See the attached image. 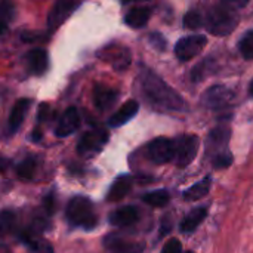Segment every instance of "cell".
Segmentation results:
<instances>
[{"label":"cell","mask_w":253,"mask_h":253,"mask_svg":"<svg viewBox=\"0 0 253 253\" xmlns=\"http://www.w3.org/2000/svg\"><path fill=\"white\" fill-rule=\"evenodd\" d=\"M139 84L145 99L154 108L168 113L188 111V104L185 102V99L151 70L141 71Z\"/></svg>","instance_id":"1"},{"label":"cell","mask_w":253,"mask_h":253,"mask_svg":"<svg viewBox=\"0 0 253 253\" xmlns=\"http://www.w3.org/2000/svg\"><path fill=\"white\" fill-rule=\"evenodd\" d=\"M245 4L246 3L242 1H219L209 6V9L203 15L205 27L211 34L218 37H225L231 34L237 28L240 21L239 9Z\"/></svg>","instance_id":"2"},{"label":"cell","mask_w":253,"mask_h":253,"mask_svg":"<svg viewBox=\"0 0 253 253\" xmlns=\"http://www.w3.org/2000/svg\"><path fill=\"white\" fill-rule=\"evenodd\" d=\"M230 136H231L230 127L221 125L212 129L208 138V153L211 154L212 165L216 169H225L233 163V156L228 150Z\"/></svg>","instance_id":"3"},{"label":"cell","mask_w":253,"mask_h":253,"mask_svg":"<svg viewBox=\"0 0 253 253\" xmlns=\"http://www.w3.org/2000/svg\"><path fill=\"white\" fill-rule=\"evenodd\" d=\"M65 215H67V219L70 221V224H73L74 227L84 228V230H92L98 221L92 202L89 199L80 197V196L73 197L68 202Z\"/></svg>","instance_id":"4"},{"label":"cell","mask_w":253,"mask_h":253,"mask_svg":"<svg viewBox=\"0 0 253 253\" xmlns=\"http://www.w3.org/2000/svg\"><path fill=\"white\" fill-rule=\"evenodd\" d=\"M236 99L234 90H231L225 84H213L205 90L202 95V104L213 111H219L224 108L231 107V104Z\"/></svg>","instance_id":"5"},{"label":"cell","mask_w":253,"mask_h":253,"mask_svg":"<svg viewBox=\"0 0 253 253\" xmlns=\"http://www.w3.org/2000/svg\"><path fill=\"white\" fill-rule=\"evenodd\" d=\"M175 142V165L178 168H187L197 156L200 139L196 135H181L173 139Z\"/></svg>","instance_id":"6"},{"label":"cell","mask_w":253,"mask_h":253,"mask_svg":"<svg viewBox=\"0 0 253 253\" xmlns=\"http://www.w3.org/2000/svg\"><path fill=\"white\" fill-rule=\"evenodd\" d=\"M206 43H208V39H206V36H202V34H193V36L182 37L175 44V55L182 62L191 61L203 50Z\"/></svg>","instance_id":"7"},{"label":"cell","mask_w":253,"mask_h":253,"mask_svg":"<svg viewBox=\"0 0 253 253\" xmlns=\"http://www.w3.org/2000/svg\"><path fill=\"white\" fill-rule=\"evenodd\" d=\"M148 159L156 165H165L175 159V142L173 139L160 136L153 139L147 147Z\"/></svg>","instance_id":"8"},{"label":"cell","mask_w":253,"mask_h":253,"mask_svg":"<svg viewBox=\"0 0 253 253\" xmlns=\"http://www.w3.org/2000/svg\"><path fill=\"white\" fill-rule=\"evenodd\" d=\"M104 246L110 253H142L145 249L144 242L125 239L114 233L104 237Z\"/></svg>","instance_id":"9"},{"label":"cell","mask_w":253,"mask_h":253,"mask_svg":"<svg viewBox=\"0 0 253 253\" xmlns=\"http://www.w3.org/2000/svg\"><path fill=\"white\" fill-rule=\"evenodd\" d=\"M108 141V133L104 130H87L86 133H83V136L79 141L77 145V151L82 156H89V154H95L98 151L102 150L104 144Z\"/></svg>","instance_id":"10"},{"label":"cell","mask_w":253,"mask_h":253,"mask_svg":"<svg viewBox=\"0 0 253 253\" xmlns=\"http://www.w3.org/2000/svg\"><path fill=\"white\" fill-rule=\"evenodd\" d=\"M82 125V119L80 114L77 111L76 107H70L64 111V114L61 116L58 126L55 129V135L58 138H67L70 135H73Z\"/></svg>","instance_id":"11"},{"label":"cell","mask_w":253,"mask_h":253,"mask_svg":"<svg viewBox=\"0 0 253 253\" xmlns=\"http://www.w3.org/2000/svg\"><path fill=\"white\" fill-rule=\"evenodd\" d=\"M80 6L79 1H58L50 9L47 15V27L50 31H55L77 7Z\"/></svg>","instance_id":"12"},{"label":"cell","mask_w":253,"mask_h":253,"mask_svg":"<svg viewBox=\"0 0 253 253\" xmlns=\"http://www.w3.org/2000/svg\"><path fill=\"white\" fill-rule=\"evenodd\" d=\"M119 99V92L113 87L98 83L93 89V102L99 111L110 110Z\"/></svg>","instance_id":"13"},{"label":"cell","mask_w":253,"mask_h":253,"mask_svg":"<svg viewBox=\"0 0 253 253\" xmlns=\"http://www.w3.org/2000/svg\"><path fill=\"white\" fill-rule=\"evenodd\" d=\"M138 111H139V104L135 99H130V101L125 102L120 107V110L108 119V126L120 127L123 125H126L127 122H130V119H133L138 114Z\"/></svg>","instance_id":"14"},{"label":"cell","mask_w":253,"mask_h":253,"mask_svg":"<svg viewBox=\"0 0 253 253\" xmlns=\"http://www.w3.org/2000/svg\"><path fill=\"white\" fill-rule=\"evenodd\" d=\"M31 107V99L28 98H22V99H18L9 114V120H7V130L9 133H15L19 126L22 125L28 110Z\"/></svg>","instance_id":"15"},{"label":"cell","mask_w":253,"mask_h":253,"mask_svg":"<svg viewBox=\"0 0 253 253\" xmlns=\"http://www.w3.org/2000/svg\"><path fill=\"white\" fill-rule=\"evenodd\" d=\"M139 221V212L135 206H123L114 211L110 216V224L114 227H130Z\"/></svg>","instance_id":"16"},{"label":"cell","mask_w":253,"mask_h":253,"mask_svg":"<svg viewBox=\"0 0 253 253\" xmlns=\"http://www.w3.org/2000/svg\"><path fill=\"white\" fill-rule=\"evenodd\" d=\"M105 61H110L111 65L119 70V71H123L126 68H129L130 62H132V53L127 47H114V49H105Z\"/></svg>","instance_id":"17"},{"label":"cell","mask_w":253,"mask_h":253,"mask_svg":"<svg viewBox=\"0 0 253 253\" xmlns=\"http://www.w3.org/2000/svg\"><path fill=\"white\" fill-rule=\"evenodd\" d=\"M206 216H208V209H206L205 206H200V208L193 209V211L182 219L181 227H179L181 233H184V234H191V233H194V231L199 228V225L205 221Z\"/></svg>","instance_id":"18"},{"label":"cell","mask_w":253,"mask_h":253,"mask_svg":"<svg viewBox=\"0 0 253 253\" xmlns=\"http://www.w3.org/2000/svg\"><path fill=\"white\" fill-rule=\"evenodd\" d=\"M151 7L148 6H135L126 13L125 22L132 28H142L151 18Z\"/></svg>","instance_id":"19"},{"label":"cell","mask_w":253,"mask_h":253,"mask_svg":"<svg viewBox=\"0 0 253 253\" xmlns=\"http://www.w3.org/2000/svg\"><path fill=\"white\" fill-rule=\"evenodd\" d=\"M28 68L33 74L42 76L47 68V55L43 49H31L25 55Z\"/></svg>","instance_id":"20"},{"label":"cell","mask_w":253,"mask_h":253,"mask_svg":"<svg viewBox=\"0 0 253 253\" xmlns=\"http://www.w3.org/2000/svg\"><path fill=\"white\" fill-rule=\"evenodd\" d=\"M130 188H132V178H129V176H120L111 185L110 193L107 196V200L111 202V203L120 202V200H123L129 194Z\"/></svg>","instance_id":"21"},{"label":"cell","mask_w":253,"mask_h":253,"mask_svg":"<svg viewBox=\"0 0 253 253\" xmlns=\"http://www.w3.org/2000/svg\"><path fill=\"white\" fill-rule=\"evenodd\" d=\"M212 187V178L211 176H205L202 181H199L197 184L191 185L185 193H184V199L190 200V202H197L203 197H206L211 191Z\"/></svg>","instance_id":"22"},{"label":"cell","mask_w":253,"mask_h":253,"mask_svg":"<svg viewBox=\"0 0 253 253\" xmlns=\"http://www.w3.org/2000/svg\"><path fill=\"white\" fill-rule=\"evenodd\" d=\"M169 200H170V194L166 190H157L142 196V202L153 208H163L169 203Z\"/></svg>","instance_id":"23"},{"label":"cell","mask_w":253,"mask_h":253,"mask_svg":"<svg viewBox=\"0 0 253 253\" xmlns=\"http://www.w3.org/2000/svg\"><path fill=\"white\" fill-rule=\"evenodd\" d=\"M184 25L190 30H197L205 25L203 13L199 9H190L184 16Z\"/></svg>","instance_id":"24"},{"label":"cell","mask_w":253,"mask_h":253,"mask_svg":"<svg viewBox=\"0 0 253 253\" xmlns=\"http://www.w3.org/2000/svg\"><path fill=\"white\" fill-rule=\"evenodd\" d=\"M34 172H36V162L31 157L21 162L19 166L16 168V175L22 181H30L34 176Z\"/></svg>","instance_id":"25"},{"label":"cell","mask_w":253,"mask_h":253,"mask_svg":"<svg viewBox=\"0 0 253 253\" xmlns=\"http://www.w3.org/2000/svg\"><path fill=\"white\" fill-rule=\"evenodd\" d=\"M239 50L245 59H253V30L245 33L239 42Z\"/></svg>","instance_id":"26"},{"label":"cell","mask_w":253,"mask_h":253,"mask_svg":"<svg viewBox=\"0 0 253 253\" xmlns=\"http://www.w3.org/2000/svg\"><path fill=\"white\" fill-rule=\"evenodd\" d=\"M15 213L10 211H1L0 212V236H6L7 233L12 231L15 227Z\"/></svg>","instance_id":"27"},{"label":"cell","mask_w":253,"mask_h":253,"mask_svg":"<svg viewBox=\"0 0 253 253\" xmlns=\"http://www.w3.org/2000/svg\"><path fill=\"white\" fill-rule=\"evenodd\" d=\"M12 4L9 3H1L0 4V34H3L6 31V27H7V21L12 18Z\"/></svg>","instance_id":"28"},{"label":"cell","mask_w":253,"mask_h":253,"mask_svg":"<svg viewBox=\"0 0 253 253\" xmlns=\"http://www.w3.org/2000/svg\"><path fill=\"white\" fill-rule=\"evenodd\" d=\"M162 253H182V245L178 239H170L162 249Z\"/></svg>","instance_id":"29"},{"label":"cell","mask_w":253,"mask_h":253,"mask_svg":"<svg viewBox=\"0 0 253 253\" xmlns=\"http://www.w3.org/2000/svg\"><path fill=\"white\" fill-rule=\"evenodd\" d=\"M50 116H52V108H50V105L46 104V102H42L40 107H39V114H37L39 122H46V120L50 119Z\"/></svg>","instance_id":"30"},{"label":"cell","mask_w":253,"mask_h":253,"mask_svg":"<svg viewBox=\"0 0 253 253\" xmlns=\"http://www.w3.org/2000/svg\"><path fill=\"white\" fill-rule=\"evenodd\" d=\"M150 42H151V44H153L156 49L165 50V47H166V39H165L162 34H159V33H153V34L150 36Z\"/></svg>","instance_id":"31"},{"label":"cell","mask_w":253,"mask_h":253,"mask_svg":"<svg viewBox=\"0 0 253 253\" xmlns=\"http://www.w3.org/2000/svg\"><path fill=\"white\" fill-rule=\"evenodd\" d=\"M43 208H44V211H46L47 215H53V212H55V197H53V194H47L44 197Z\"/></svg>","instance_id":"32"},{"label":"cell","mask_w":253,"mask_h":253,"mask_svg":"<svg viewBox=\"0 0 253 253\" xmlns=\"http://www.w3.org/2000/svg\"><path fill=\"white\" fill-rule=\"evenodd\" d=\"M33 251L36 253H53L52 246L47 242H44V240L36 242V245L33 246Z\"/></svg>","instance_id":"33"},{"label":"cell","mask_w":253,"mask_h":253,"mask_svg":"<svg viewBox=\"0 0 253 253\" xmlns=\"http://www.w3.org/2000/svg\"><path fill=\"white\" fill-rule=\"evenodd\" d=\"M9 166H10V162H9L7 159L0 157V172H4Z\"/></svg>","instance_id":"34"},{"label":"cell","mask_w":253,"mask_h":253,"mask_svg":"<svg viewBox=\"0 0 253 253\" xmlns=\"http://www.w3.org/2000/svg\"><path fill=\"white\" fill-rule=\"evenodd\" d=\"M31 139H33V141H36V142L42 139V130H40L39 127H37V129H34V132H33V135H31Z\"/></svg>","instance_id":"35"},{"label":"cell","mask_w":253,"mask_h":253,"mask_svg":"<svg viewBox=\"0 0 253 253\" xmlns=\"http://www.w3.org/2000/svg\"><path fill=\"white\" fill-rule=\"evenodd\" d=\"M249 95H251V98H253V80L252 83H251V86H249Z\"/></svg>","instance_id":"36"},{"label":"cell","mask_w":253,"mask_h":253,"mask_svg":"<svg viewBox=\"0 0 253 253\" xmlns=\"http://www.w3.org/2000/svg\"><path fill=\"white\" fill-rule=\"evenodd\" d=\"M185 253H194V252H185Z\"/></svg>","instance_id":"37"}]
</instances>
